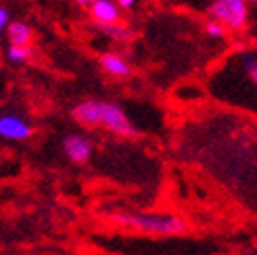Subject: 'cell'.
<instances>
[{
  "mask_svg": "<svg viewBox=\"0 0 257 255\" xmlns=\"http://www.w3.org/2000/svg\"><path fill=\"white\" fill-rule=\"evenodd\" d=\"M115 3L119 5V9H121V11H130V9H134V7H136L138 0H115Z\"/></svg>",
  "mask_w": 257,
  "mask_h": 255,
  "instance_id": "cell-13",
  "label": "cell"
},
{
  "mask_svg": "<svg viewBox=\"0 0 257 255\" xmlns=\"http://www.w3.org/2000/svg\"><path fill=\"white\" fill-rule=\"evenodd\" d=\"M205 34H207L209 38H215V40H222V38L228 34V30L217 19H211L209 17L207 21H205Z\"/></svg>",
  "mask_w": 257,
  "mask_h": 255,
  "instance_id": "cell-11",
  "label": "cell"
},
{
  "mask_svg": "<svg viewBox=\"0 0 257 255\" xmlns=\"http://www.w3.org/2000/svg\"><path fill=\"white\" fill-rule=\"evenodd\" d=\"M100 28H102V32H105L107 36L115 38V40L125 42V40H130V38H132V30L125 28V25H121V21L119 23H111V25H100Z\"/></svg>",
  "mask_w": 257,
  "mask_h": 255,
  "instance_id": "cell-10",
  "label": "cell"
},
{
  "mask_svg": "<svg viewBox=\"0 0 257 255\" xmlns=\"http://www.w3.org/2000/svg\"><path fill=\"white\" fill-rule=\"evenodd\" d=\"M9 23H11V11L5 5H0V34L7 32V25Z\"/></svg>",
  "mask_w": 257,
  "mask_h": 255,
  "instance_id": "cell-12",
  "label": "cell"
},
{
  "mask_svg": "<svg viewBox=\"0 0 257 255\" xmlns=\"http://www.w3.org/2000/svg\"><path fill=\"white\" fill-rule=\"evenodd\" d=\"M117 226L130 228V230L155 236H178L186 232V220L174 213H134V211H119L111 218Z\"/></svg>",
  "mask_w": 257,
  "mask_h": 255,
  "instance_id": "cell-2",
  "label": "cell"
},
{
  "mask_svg": "<svg viewBox=\"0 0 257 255\" xmlns=\"http://www.w3.org/2000/svg\"><path fill=\"white\" fill-rule=\"evenodd\" d=\"M249 3H253V5H255V0H249Z\"/></svg>",
  "mask_w": 257,
  "mask_h": 255,
  "instance_id": "cell-15",
  "label": "cell"
},
{
  "mask_svg": "<svg viewBox=\"0 0 257 255\" xmlns=\"http://www.w3.org/2000/svg\"><path fill=\"white\" fill-rule=\"evenodd\" d=\"M207 15L217 19L228 32H242L251 21L249 0H213L207 9Z\"/></svg>",
  "mask_w": 257,
  "mask_h": 255,
  "instance_id": "cell-3",
  "label": "cell"
},
{
  "mask_svg": "<svg viewBox=\"0 0 257 255\" xmlns=\"http://www.w3.org/2000/svg\"><path fill=\"white\" fill-rule=\"evenodd\" d=\"M34 136V125L17 115V113H3L0 115V138L13 140V143H25Z\"/></svg>",
  "mask_w": 257,
  "mask_h": 255,
  "instance_id": "cell-4",
  "label": "cell"
},
{
  "mask_svg": "<svg viewBox=\"0 0 257 255\" xmlns=\"http://www.w3.org/2000/svg\"><path fill=\"white\" fill-rule=\"evenodd\" d=\"M71 117L88 128H105L111 134H117L121 138H136L138 130L127 117V113L111 100H98V98H86L80 100L71 109Z\"/></svg>",
  "mask_w": 257,
  "mask_h": 255,
  "instance_id": "cell-1",
  "label": "cell"
},
{
  "mask_svg": "<svg viewBox=\"0 0 257 255\" xmlns=\"http://www.w3.org/2000/svg\"><path fill=\"white\" fill-rule=\"evenodd\" d=\"M9 36V42L11 44H19V46H30L34 40V30L30 23L25 21H11L7 25V32Z\"/></svg>",
  "mask_w": 257,
  "mask_h": 255,
  "instance_id": "cell-8",
  "label": "cell"
},
{
  "mask_svg": "<svg viewBox=\"0 0 257 255\" xmlns=\"http://www.w3.org/2000/svg\"><path fill=\"white\" fill-rule=\"evenodd\" d=\"M100 69L115 80H125L132 75V63L119 53H102L98 57Z\"/></svg>",
  "mask_w": 257,
  "mask_h": 255,
  "instance_id": "cell-6",
  "label": "cell"
},
{
  "mask_svg": "<svg viewBox=\"0 0 257 255\" xmlns=\"http://www.w3.org/2000/svg\"><path fill=\"white\" fill-rule=\"evenodd\" d=\"M61 149H63V155L71 163H78V165L88 163L94 155V143L82 134H67L61 140Z\"/></svg>",
  "mask_w": 257,
  "mask_h": 255,
  "instance_id": "cell-5",
  "label": "cell"
},
{
  "mask_svg": "<svg viewBox=\"0 0 257 255\" xmlns=\"http://www.w3.org/2000/svg\"><path fill=\"white\" fill-rule=\"evenodd\" d=\"M5 57L11 65H25L34 59V48L30 46H19V44H9V48L5 50Z\"/></svg>",
  "mask_w": 257,
  "mask_h": 255,
  "instance_id": "cell-9",
  "label": "cell"
},
{
  "mask_svg": "<svg viewBox=\"0 0 257 255\" xmlns=\"http://www.w3.org/2000/svg\"><path fill=\"white\" fill-rule=\"evenodd\" d=\"M88 11H90V17L98 25H111L121 21V9L115 0H94L88 7Z\"/></svg>",
  "mask_w": 257,
  "mask_h": 255,
  "instance_id": "cell-7",
  "label": "cell"
},
{
  "mask_svg": "<svg viewBox=\"0 0 257 255\" xmlns=\"http://www.w3.org/2000/svg\"><path fill=\"white\" fill-rule=\"evenodd\" d=\"M73 3H75V5H78V7H82V9H88L90 5H92V3H94V0H73Z\"/></svg>",
  "mask_w": 257,
  "mask_h": 255,
  "instance_id": "cell-14",
  "label": "cell"
}]
</instances>
